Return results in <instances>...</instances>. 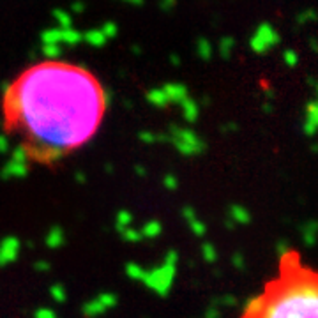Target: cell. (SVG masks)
Listing matches in <instances>:
<instances>
[{
	"mask_svg": "<svg viewBox=\"0 0 318 318\" xmlns=\"http://www.w3.org/2000/svg\"><path fill=\"white\" fill-rule=\"evenodd\" d=\"M239 318H318V269L297 250L279 255L276 273L246 302Z\"/></svg>",
	"mask_w": 318,
	"mask_h": 318,
	"instance_id": "cell-2",
	"label": "cell"
},
{
	"mask_svg": "<svg viewBox=\"0 0 318 318\" xmlns=\"http://www.w3.org/2000/svg\"><path fill=\"white\" fill-rule=\"evenodd\" d=\"M108 95L94 72L66 60L23 69L2 95V129L32 166L53 168L97 135Z\"/></svg>",
	"mask_w": 318,
	"mask_h": 318,
	"instance_id": "cell-1",
	"label": "cell"
}]
</instances>
